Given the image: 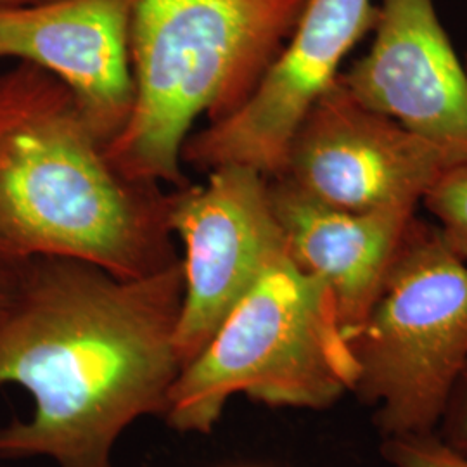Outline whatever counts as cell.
Instances as JSON below:
<instances>
[{"label": "cell", "mask_w": 467, "mask_h": 467, "mask_svg": "<svg viewBox=\"0 0 467 467\" xmlns=\"http://www.w3.org/2000/svg\"><path fill=\"white\" fill-rule=\"evenodd\" d=\"M353 393L388 436L434 433L467 368V262L414 220L362 324L348 336Z\"/></svg>", "instance_id": "obj_5"}, {"label": "cell", "mask_w": 467, "mask_h": 467, "mask_svg": "<svg viewBox=\"0 0 467 467\" xmlns=\"http://www.w3.org/2000/svg\"><path fill=\"white\" fill-rule=\"evenodd\" d=\"M376 19L372 0H306L295 32L250 99L189 135L182 163L202 171L244 165L279 177L296 127L339 78L343 59L374 30Z\"/></svg>", "instance_id": "obj_8"}, {"label": "cell", "mask_w": 467, "mask_h": 467, "mask_svg": "<svg viewBox=\"0 0 467 467\" xmlns=\"http://www.w3.org/2000/svg\"><path fill=\"white\" fill-rule=\"evenodd\" d=\"M436 433L453 449L467 453V368L451 393Z\"/></svg>", "instance_id": "obj_14"}, {"label": "cell", "mask_w": 467, "mask_h": 467, "mask_svg": "<svg viewBox=\"0 0 467 467\" xmlns=\"http://www.w3.org/2000/svg\"><path fill=\"white\" fill-rule=\"evenodd\" d=\"M13 279H15V267H4V265H0V306H2V303L7 298L9 291H11Z\"/></svg>", "instance_id": "obj_15"}, {"label": "cell", "mask_w": 467, "mask_h": 467, "mask_svg": "<svg viewBox=\"0 0 467 467\" xmlns=\"http://www.w3.org/2000/svg\"><path fill=\"white\" fill-rule=\"evenodd\" d=\"M306 0H137L130 21L134 111L106 146L135 184L184 187L196 121L233 115L265 77Z\"/></svg>", "instance_id": "obj_3"}, {"label": "cell", "mask_w": 467, "mask_h": 467, "mask_svg": "<svg viewBox=\"0 0 467 467\" xmlns=\"http://www.w3.org/2000/svg\"><path fill=\"white\" fill-rule=\"evenodd\" d=\"M182 296L181 258L137 279L61 256L16 265L0 306V386L26 389L34 414L0 426V459L117 467L118 438L165 414L182 370Z\"/></svg>", "instance_id": "obj_1"}, {"label": "cell", "mask_w": 467, "mask_h": 467, "mask_svg": "<svg viewBox=\"0 0 467 467\" xmlns=\"http://www.w3.org/2000/svg\"><path fill=\"white\" fill-rule=\"evenodd\" d=\"M0 467H4V466H0Z\"/></svg>", "instance_id": "obj_17"}, {"label": "cell", "mask_w": 467, "mask_h": 467, "mask_svg": "<svg viewBox=\"0 0 467 467\" xmlns=\"http://www.w3.org/2000/svg\"><path fill=\"white\" fill-rule=\"evenodd\" d=\"M451 158L334 82L289 140L281 179L345 212L419 202Z\"/></svg>", "instance_id": "obj_7"}, {"label": "cell", "mask_w": 467, "mask_h": 467, "mask_svg": "<svg viewBox=\"0 0 467 467\" xmlns=\"http://www.w3.org/2000/svg\"><path fill=\"white\" fill-rule=\"evenodd\" d=\"M381 455L393 467H467L466 451L453 449L436 431L383 438Z\"/></svg>", "instance_id": "obj_13"}, {"label": "cell", "mask_w": 467, "mask_h": 467, "mask_svg": "<svg viewBox=\"0 0 467 467\" xmlns=\"http://www.w3.org/2000/svg\"><path fill=\"white\" fill-rule=\"evenodd\" d=\"M357 376L333 295L285 251L182 368L163 416L179 431L210 433L239 393L272 407L320 410L353 393Z\"/></svg>", "instance_id": "obj_4"}, {"label": "cell", "mask_w": 467, "mask_h": 467, "mask_svg": "<svg viewBox=\"0 0 467 467\" xmlns=\"http://www.w3.org/2000/svg\"><path fill=\"white\" fill-rule=\"evenodd\" d=\"M374 40L339 82L358 102L395 119L467 165V73L433 0H381Z\"/></svg>", "instance_id": "obj_9"}, {"label": "cell", "mask_w": 467, "mask_h": 467, "mask_svg": "<svg viewBox=\"0 0 467 467\" xmlns=\"http://www.w3.org/2000/svg\"><path fill=\"white\" fill-rule=\"evenodd\" d=\"M206 173L204 184L179 187L168 201V229L184 246V296L175 333L182 368L258 275L285 253L270 179L244 165Z\"/></svg>", "instance_id": "obj_6"}, {"label": "cell", "mask_w": 467, "mask_h": 467, "mask_svg": "<svg viewBox=\"0 0 467 467\" xmlns=\"http://www.w3.org/2000/svg\"><path fill=\"white\" fill-rule=\"evenodd\" d=\"M451 250L467 262V165L447 168L422 198Z\"/></svg>", "instance_id": "obj_12"}, {"label": "cell", "mask_w": 467, "mask_h": 467, "mask_svg": "<svg viewBox=\"0 0 467 467\" xmlns=\"http://www.w3.org/2000/svg\"><path fill=\"white\" fill-rule=\"evenodd\" d=\"M50 0H0V9H15V7H28V5H36L44 4Z\"/></svg>", "instance_id": "obj_16"}, {"label": "cell", "mask_w": 467, "mask_h": 467, "mask_svg": "<svg viewBox=\"0 0 467 467\" xmlns=\"http://www.w3.org/2000/svg\"><path fill=\"white\" fill-rule=\"evenodd\" d=\"M168 201L118 173L59 78L23 61L0 75V265L61 256L146 277L179 260Z\"/></svg>", "instance_id": "obj_2"}, {"label": "cell", "mask_w": 467, "mask_h": 467, "mask_svg": "<svg viewBox=\"0 0 467 467\" xmlns=\"http://www.w3.org/2000/svg\"><path fill=\"white\" fill-rule=\"evenodd\" d=\"M268 189L289 258L326 284L348 336L368 316L418 206L355 213L314 200L281 177L270 179Z\"/></svg>", "instance_id": "obj_11"}, {"label": "cell", "mask_w": 467, "mask_h": 467, "mask_svg": "<svg viewBox=\"0 0 467 467\" xmlns=\"http://www.w3.org/2000/svg\"><path fill=\"white\" fill-rule=\"evenodd\" d=\"M137 0H50L0 9V59L32 63L75 94L106 146L134 111Z\"/></svg>", "instance_id": "obj_10"}]
</instances>
